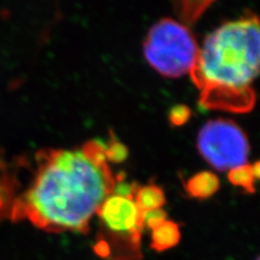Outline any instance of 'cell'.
Instances as JSON below:
<instances>
[{"instance_id":"cell-14","label":"cell","mask_w":260,"mask_h":260,"mask_svg":"<svg viewBox=\"0 0 260 260\" xmlns=\"http://www.w3.org/2000/svg\"><path fill=\"white\" fill-rule=\"evenodd\" d=\"M256 260H260V255L257 257V259H256Z\"/></svg>"},{"instance_id":"cell-7","label":"cell","mask_w":260,"mask_h":260,"mask_svg":"<svg viewBox=\"0 0 260 260\" xmlns=\"http://www.w3.org/2000/svg\"><path fill=\"white\" fill-rule=\"evenodd\" d=\"M180 240V225L173 220H166L152 231L151 248L154 251L161 253L176 247Z\"/></svg>"},{"instance_id":"cell-8","label":"cell","mask_w":260,"mask_h":260,"mask_svg":"<svg viewBox=\"0 0 260 260\" xmlns=\"http://www.w3.org/2000/svg\"><path fill=\"white\" fill-rule=\"evenodd\" d=\"M134 201L141 211L158 209L166 204L165 193L156 184L143 186L137 184L134 192Z\"/></svg>"},{"instance_id":"cell-6","label":"cell","mask_w":260,"mask_h":260,"mask_svg":"<svg viewBox=\"0 0 260 260\" xmlns=\"http://www.w3.org/2000/svg\"><path fill=\"white\" fill-rule=\"evenodd\" d=\"M219 178L209 172H202L192 176L184 183L185 192L189 197L197 200H207L219 190Z\"/></svg>"},{"instance_id":"cell-4","label":"cell","mask_w":260,"mask_h":260,"mask_svg":"<svg viewBox=\"0 0 260 260\" xmlns=\"http://www.w3.org/2000/svg\"><path fill=\"white\" fill-rule=\"evenodd\" d=\"M199 50L190 28L169 18L154 24L143 44V53L150 67L167 78H178L190 73Z\"/></svg>"},{"instance_id":"cell-12","label":"cell","mask_w":260,"mask_h":260,"mask_svg":"<svg viewBox=\"0 0 260 260\" xmlns=\"http://www.w3.org/2000/svg\"><path fill=\"white\" fill-rule=\"evenodd\" d=\"M190 111L185 107H177L170 113V120L175 125H181L189 118Z\"/></svg>"},{"instance_id":"cell-9","label":"cell","mask_w":260,"mask_h":260,"mask_svg":"<svg viewBox=\"0 0 260 260\" xmlns=\"http://www.w3.org/2000/svg\"><path fill=\"white\" fill-rule=\"evenodd\" d=\"M228 179L231 184L235 186H240L244 191L253 194L256 192L255 189V177L253 174L251 165L245 164L239 167H235L229 170Z\"/></svg>"},{"instance_id":"cell-13","label":"cell","mask_w":260,"mask_h":260,"mask_svg":"<svg viewBox=\"0 0 260 260\" xmlns=\"http://www.w3.org/2000/svg\"><path fill=\"white\" fill-rule=\"evenodd\" d=\"M251 169H253V174L255 179L260 180V160L256 161L254 165H251Z\"/></svg>"},{"instance_id":"cell-1","label":"cell","mask_w":260,"mask_h":260,"mask_svg":"<svg viewBox=\"0 0 260 260\" xmlns=\"http://www.w3.org/2000/svg\"><path fill=\"white\" fill-rule=\"evenodd\" d=\"M119 181L101 141L40 151L34 179L13 201L10 217L49 232L88 233L92 217Z\"/></svg>"},{"instance_id":"cell-3","label":"cell","mask_w":260,"mask_h":260,"mask_svg":"<svg viewBox=\"0 0 260 260\" xmlns=\"http://www.w3.org/2000/svg\"><path fill=\"white\" fill-rule=\"evenodd\" d=\"M99 219L94 253L104 260H141L142 211L134 199L112 193L96 214Z\"/></svg>"},{"instance_id":"cell-2","label":"cell","mask_w":260,"mask_h":260,"mask_svg":"<svg viewBox=\"0 0 260 260\" xmlns=\"http://www.w3.org/2000/svg\"><path fill=\"white\" fill-rule=\"evenodd\" d=\"M207 109L248 112L256 101L251 88L260 74V19L243 16L209 34L190 72Z\"/></svg>"},{"instance_id":"cell-10","label":"cell","mask_w":260,"mask_h":260,"mask_svg":"<svg viewBox=\"0 0 260 260\" xmlns=\"http://www.w3.org/2000/svg\"><path fill=\"white\" fill-rule=\"evenodd\" d=\"M166 220H167V213L161 208L142 211L143 229H149L153 231Z\"/></svg>"},{"instance_id":"cell-11","label":"cell","mask_w":260,"mask_h":260,"mask_svg":"<svg viewBox=\"0 0 260 260\" xmlns=\"http://www.w3.org/2000/svg\"><path fill=\"white\" fill-rule=\"evenodd\" d=\"M105 151H107L109 162H121L126 159L128 155L127 149L117 141H112L109 144H105Z\"/></svg>"},{"instance_id":"cell-5","label":"cell","mask_w":260,"mask_h":260,"mask_svg":"<svg viewBox=\"0 0 260 260\" xmlns=\"http://www.w3.org/2000/svg\"><path fill=\"white\" fill-rule=\"evenodd\" d=\"M199 152L208 164L225 172L245 165L249 144L243 130L231 120H209L203 126L198 137Z\"/></svg>"}]
</instances>
